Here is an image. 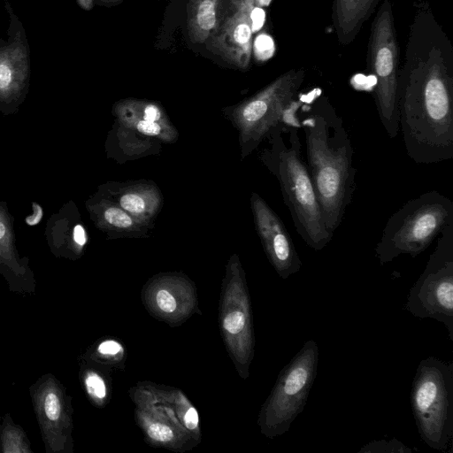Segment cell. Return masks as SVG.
<instances>
[{"label": "cell", "mask_w": 453, "mask_h": 453, "mask_svg": "<svg viewBox=\"0 0 453 453\" xmlns=\"http://www.w3.org/2000/svg\"><path fill=\"white\" fill-rule=\"evenodd\" d=\"M199 422L198 413L196 410L190 407L185 413L184 423L188 429L194 430Z\"/></svg>", "instance_id": "obj_26"}, {"label": "cell", "mask_w": 453, "mask_h": 453, "mask_svg": "<svg viewBox=\"0 0 453 453\" xmlns=\"http://www.w3.org/2000/svg\"><path fill=\"white\" fill-rule=\"evenodd\" d=\"M319 365V347L307 341L280 371L262 413V430L269 437L287 433L303 411Z\"/></svg>", "instance_id": "obj_7"}, {"label": "cell", "mask_w": 453, "mask_h": 453, "mask_svg": "<svg viewBox=\"0 0 453 453\" xmlns=\"http://www.w3.org/2000/svg\"><path fill=\"white\" fill-rule=\"evenodd\" d=\"M9 233L8 225L0 218V241L4 239Z\"/></svg>", "instance_id": "obj_29"}, {"label": "cell", "mask_w": 453, "mask_h": 453, "mask_svg": "<svg viewBox=\"0 0 453 453\" xmlns=\"http://www.w3.org/2000/svg\"><path fill=\"white\" fill-rule=\"evenodd\" d=\"M149 436L158 441L165 442L173 439V432L166 425L160 423L151 424L147 430Z\"/></svg>", "instance_id": "obj_22"}, {"label": "cell", "mask_w": 453, "mask_h": 453, "mask_svg": "<svg viewBox=\"0 0 453 453\" xmlns=\"http://www.w3.org/2000/svg\"><path fill=\"white\" fill-rule=\"evenodd\" d=\"M300 105L301 101L295 100L283 121L269 132L266 137L270 148L263 152L261 159L279 180L296 231L310 248L319 251L331 242L333 234L326 227L302 157L301 126L296 117Z\"/></svg>", "instance_id": "obj_3"}, {"label": "cell", "mask_w": 453, "mask_h": 453, "mask_svg": "<svg viewBox=\"0 0 453 453\" xmlns=\"http://www.w3.org/2000/svg\"><path fill=\"white\" fill-rule=\"evenodd\" d=\"M44 411L50 420L58 419L61 412L60 401L53 392H49L44 399Z\"/></svg>", "instance_id": "obj_21"}, {"label": "cell", "mask_w": 453, "mask_h": 453, "mask_svg": "<svg viewBox=\"0 0 453 453\" xmlns=\"http://www.w3.org/2000/svg\"><path fill=\"white\" fill-rule=\"evenodd\" d=\"M251 206L266 255L278 274L288 279L302 266L293 240L278 214L258 195L253 194Z\"/></svg>", "instance_id": "obj_10"}, {"label": "cell", "mask_w": 453, "mask_h": 453, "mask_svg": "<svg viewBox=\"0 0 453 453\" xmlns=\"http://www.w3.org/2000/svg\"><path fill=\"white\" fill-rule=\"evenodd\" d=\"M73 238L79 246H84L87 242V234L81 225H76L73 228Z\"/></svg>", "instance_id": "obj_28"}, {"label": "cell", "mask_w": 453, "mask_h": 453, "mask_svg": "<svg viewBox=\"0 0 453 453\" xmlns=\"http://www.w3.org/2000/svg\"><path fill=\"white\" fill-rule=\"evenodd\" d=\"M120 119L128 126H131L137 132L150 137H158L165 141L173 140L175 131L168 123H160L145 120L127 108L119 113Z\"/></svg>", "instance_id": "obj_15"}, {"label": "cell", "mask_w": 453, "mask_h": 453, "mask_svg": "<svg viewBox=\"0 0 453 453\" xmlns=\"http://www.w3.org/2000/svg\"><path fill=\"white\" fill-rule=\"evenodd\" d=\"M136 116L149 121L167 123L166 117L162 110L154 104H144L138 107L127 108Z\"/></svg>", "instance_id": "obj_17"}, {"label": "cell", "mask_w": 453, "mask_h": 453, "mask_svg": "<svg viewBox=\"0 0 453 453\" xmlns=\"http://www.w3.org/2000/svg\"><path fill=\"white\" fill-rule=\"evenodd\" d=\"M99 222L111 230L132 231L138 229V222L115 203H103L98 207Z\"/></svg>", "instance_id": "obj_14"}, {"label": "cell", "mask_w": 453, "mask_h": 453, "mask_svg": "<svg viewBox=\"0 0 453 453\" xmlns=\"http://www.w3.org/2000/svg\"><path fill=\"white\" fill-rule=\"evenodd\" d=\"M399 131L408 157L432 165L453 158V73L434 45L407 60L397 84Z\"/></svg>", "instance_id": "obj_1"}, {"label": "cell", "mask_w": 453, "mask_h": 453, "mask_svg": "<svg viewBox=\"0 0 453 453\" xmlns=\"http://www.w3.org/2000/svg\"><path fill=\"white\" fill-rule=\"evenodd\" d=\"M368 62L375 78L374 102L379 118L388 136L394 139L399 133V48L389 0H384L372 21Z\"/></svg>", "instance_id": "obj_6"}, {"label": "cell", "mask_w": 453, "mask_h": 453, "mask_svg": "<svg viewBox=\"0 0 453 453\" xmlns=\"http://www.w3.org/2000/svg\"><path fill=\"white\" fill-rule=\"evenodd\" d=\"M156 301L159 309L165 312L170 313L176 309L175 298L167 290H159L157 293Z\"/></svg>", "instance_id": "obj_23"}, {"label": "cell", "mask_w": 453, "mask_h": 453, "mask_svg": "<svg viewBox=\"0 0 453 453\" xmlns=\"http://www.w3.org/2000/svg\"><path fill=\"white\" fill-rule=\"evenodd\" d=\"M252 28L247 22L240 23L234 31V41L240 45H247L251 38Z\"/></svg>", "instance_id": "obj_24"}, {"label": "cell", "mask_w": 453, "mask_h": 453, "mask_svg": "<svg viewBox=\"0 0 453 453\" xmlns=\"http://www.w3.org/2000/svg\"><path fill=\"white\" fill-rule=\"evenodd\" d=\"M28 67L27 50L20 42L0 49V101L9 103L21 96Z\"/></svg>", "instance_id": "obj_11"}, {"label": "cell", "mask_w": 453, "mask_h": 453, "mask_svg": "<svg viewBox=\"0 0 453 453\" xmlns=\"http://www.w3.org/2000/svg\"><path fill=\"white\" fill-rule=\"evenodd\" d=\"M411 403L421 440L431 449L445 450L453 436V362L434 357L421 360Z\"/></svg>", "instance_id": "obj_5"}, {"label": "cell", "mask_w": 453, "mask_h": 453, "mask_svg": "<svg viewBox=\"0 0 453 453\" xmlns=\"http://www.w3.org/2000/svg\"><path fill=\"white\" fill-rule=\"evenodd\" d=\"M306 166L327 231L342 224L356 188L354 149L343 120L326 100L308 107L300 123Z\"/></svg>", "instance_id": "obj_2"}, {"label": "cell", "mask_w": 453, "mask_h": 453, "mask_svg": "<svg viewBox=\"0 0 453 453\" xmlns=\"http://www.w3.org/2000/svg\"><path fill=\"white\" fill-rule=\"evenodd\" d=\"M246 323V315L241 311H234L225 317L223 327L228 333L237 334L244 330Z\"/></svg>", "instance_id": "obj_19"}, {"label": "cell", "mask_w": 453, "mask_h": 453, "mask_svg": "<svg viewBox=\"0 0 453 453\" xmlns=\"http://www.w3.org/2000/svg\"><path fill=\"white\" fill-rule=\"evenodd\" d=\"M453 225V202L436 190L407 201L388 219L375 247L381 265L401 255L416 257Z\"/></svg>", "instance_id": "obj_4"}, {"label": "cell", "mask_w": 453, "mask_h": 453, "mask_svg": "<svg viewBox=\"0 0 453 453\" xmlns=\"http://www.w3.org/2000/svg\"><path fill=\"white\" fill-rule=\"evenodd\" d=\"M116 203L138 222L144 223L158 211L160 196L152 187L136 185L121 188Z\"/></svg>", "instance_id": "obj_13"}, {"label": "cell", "mask_w": 453, "mask_h": 453, "mask_svg": "<svg viewBox=\"0 0 453 453\" xmlns=\"http://www.w3.org/2000/svg\"><path fill=\"white\" fill-rule=\"evenodd\" d=\"M121 345L113 340L104 341L98 346V351L103 355L113 356L121 351Z\"/></svg>", "instance_id": "obj_25"}, {"label": "cell", "mask_w": 453, "mask_h": 453, "mask_svg": "<svg viewBox=\"0 0 453 453\" xmlns=\"http://www.w3.org/2000/svg\"><path fill=\"white\" fill-rule=\"evenodd\" d=\"M303 80V69L289 70L235 111L234 118L247 152L283 121Z\"/></svg>", "instance_id": "obj_9"}, {"label": "cell", "mask_w": 453, "mask_h": 453, "mask_svg": "<svg viewBox=\"0 0 453 453\" xmlns=\"http://www.w3.org/2000/svg\"><path fill=\"white\" fill-rule=\"evenodd\" d=\"M405 307L417 318L441 322L453 341V225L438 236L424 272L410 289Z\"/></svg>", "instance_id": "obj_8"}, {"label": "cell", "mask_w": 453, "mask_h": 453, "mask_svg": "<svg viewBox=\"0 0 453 453\" xmlns=\"http://www.w3.org/2000/svg\"><path fill=\"white\" fill-rule=\"evenodd\" d=\"M88 392L98 398L103 399L106 395V388L103 379L96 373H89L85 380Z\"/></svg>", "instance_id": "obj_20"}, {"label": "cell", "mask_w": 453, "mask_h": 453, "mask_svg": "<svg viewBox=\"0 0 453 453\" xmlns=\"http://www.w3.org/2000/svg\"><path fill=\"white\" fill-rule=\"evenodd\" d=\"M380 0H334L333 23L338 41L350 43Z\"/></svg>", "instance_id": "obj_12"}, {"label": "cell", "mask_w": 453, "mask_h": 453, "mask_svg": "<svg viewBox=\"0 0 453 453\" xmlns=\"http://www.w3.org/2000/svg\"><path fill=\"white\" fill-rule=\"evenodd\" d=\"M411 451V449L393 438L390 441H372L359 449L358 453H410Z\"/></svg>", "instance_id": "obj_16"}, {"label": "cell", "mask_w": 453, "mask_h": 453, "mask_svg": "<svg viewBox=\"0 0 453 453\" xmlns=\"http://www.w3.org/2000/svg\"><path fill=\"white\" fill-rule=\"evenodd\" d=\"M264 12L259 8H253L250 12V19L252 21L251 28L252 31L259 28L264 21Z\"/></svg>", "instance_id": "obj_27"}, {"label": "cell", "mask_w": 453, "mask_h": 453, "mask_svg": "<svg viewBox=\"0 0 453 453\" xmlns=\"http://www.w3.org/2000/svg\"><path fill=\"white\" fill-rule=\"evenodd\" d=\"M197 22L203 30L211 29L216 22L214 3L211 0L203 1L197 11Z\"/></svg>", "instance_id": "obj_18"}]
</instances>
